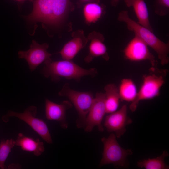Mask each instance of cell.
Listing matches in <instances>:
<instances>
[{
    "mask_svg": "<svg viewBox=\"0 0 169 169\" xmlns=\"http://www.w3.org/2000/svg\"><path fill=\"white\" fill-rule=\"evenodd\" d=\"M74 8L71 0H34L32 12L26 18L29 22L56 26L62 23Z\"/></svg>",
    "mask_w": 169,
    "mask_h": 169,
    "instance_id": "obj_1",
    "label": "cell"
},
{
    "mask_svg": "<svg viewBox=\"0 0 169 169\" xmlns=\"http://www.w3.org/2000/svg\"><path fill=\"white\" fill-rule=\"evenodd\" d=\"M117 20L125 23L128 30L134 33L135 35L142 40L156 53L162 65L169 62V42L165 43L159 39L153 33L147 28L139 24L131 18L128 12L125 10L120 11Z\"/></svg>",
    "mask_w": 169,
    "mask_h": 169,
    "instance_id": "obj_2",
    "label": "cell"
},
{
    "mask_svg": "<svg viewBox=\"0 0 169 169\" xmlns=\"http://www.w3.org/2000/svg\"><path fill=\"white\" fill-rule=\"evenodd\" d=\"M44 65L41 73L46 77H49L52 81L58 82L61 78L68 80L74 79L79 82L81 78L89 75L95 77L97 74V69L91 68L87 69L79 66L72 60L52 61L51 59L44 62Z\"/></svg>",
    "mask_w": 169,
    "mask_h": 169,
    "instance_id": "obj_3",
    "label": "cell"
},
{
    "mask_svg": "<svg viewBox=\"0 0 169 169\" xmlns=\"http://www.w3.org/2000/svg\"><path fill=\"white\" fill-rule=\"evenodd\" d=\"M150 70L152 72L143 76L142 82L137 95L129 106L132 112L136 110L140 101L158 96L161 88L165 83L167 70H160L157 67H152Z\"/></svg>",
    "mask_w": 169,
    "mask_h": 169,
    "instance_id": "obj_4",
    "label": "cell"
},
{
    "mask_svg": "<svg viewBox=\"0 0 169 169\" xmlns=\"http://www.w3.org/2000/svg\"><path fill=\"white\" fill-rule=\"evenodd\" d=\"M59 96L67 98L75 107L78 113L76 124L78 128H84L87 115L94 98L91 92H80L72 89L68 83L59 92Z\"/></svg>",
    "mask_w": 169,
    "mask_h": 169,
    "instance_id": "obj_5",
    "label": "cell"
},
{
    "mask_svg": "<svg viewBox=\"0 0 169 169\" xmlns=\"http://www.w3.org/2000/svg\"><path fill=\"white\" fill-rule=\"evenodd\" d=\"M101 141L104 148L99 166L109 164H112L116 167L125 168L128 166L127 157L132 154V152L131 150L125 149L120 146L115 134L111 133L107 137H103Z\"/></svg>",
    "mask_w": 169,
    "mask_h": 169,
    "instance_id": "obj_6",
    "label": "cell"
},
{
    "mask_svg": "<svg viewBox=\"0 0 169 169\" xmlns=\"http://www.w3.org/2000/svg\"><path fill=\"white\" fill-rule=\"evenodd\" d=\"M37 108L33 105L27 107L22 113L9 110L2 117V120L7 122L11 117H15L29 125L46 142L52 143V140L47 124L43 120L37 118Z\"/></svg>",
    "mask_w": 169,
    "mask_h": 169,
    "instance_id": "obj_7",
    "label": "cell"
},
{
    "mask_svg": "<svg viewBox=\"0 0 169 169\" xmlns=\"http://www.w3.org/2000/svg\"><path fill=\"white\" fill-rule=\"evenodd\" d=\"M125 58L132 61L148 60L154 67H157V61L149 51L148 45L140 38L135 35L123 50Z\"/></svg>",
    "mask_w": 169,
    "mask_h": 169,
    "instance_id": "obj_8",
    "label": "cell"
},
{
    "mask_svg": "<svg viewBox=\"0 0 169 169\" xmlns=\"http://www.w3.org/2000/svg\"><path fill=\"white\" fill-rule=\"evenodd\" d=\"M105 113V93L97 92L86 117L84 127L85 131L90 132L95 126L97 127L99 131H103L102 122Z\"/></svg>",
    "mask_w": 169,
    "mask_h": 169,
    "instance_id": "obj_9",
    "label": "cell"
},
{
    "mask_svg": "<svg viewBox=\"0 0 169 169\" xmlns=\"http://www.w3.org/2000/svg\"><path fill=\"white\" fill-rule=\"evenodd\" d=\"M48 47L47 43L40 44L33 40L28 50L18 52V57L26 61L30 70L33 71L42 63L51 59L50 57L52 54L47 50Z\"/></svg>",
    "mask_w": 169,
    "mask_h": 169,
    "instance_id": "obj_10",
    "label": "cell"
},
{
    "mask_svg": "<svg viewBox=\"0 0 169 169\" xmlns=\"http://www.w3.org/2000/svg\"><path fill=\"white\" fill-rule=\"evenodd\" d=\"M132 122L127 115V106L124 105L117 111L110 113L105 118L104 125L109 132H114L120 138L126 131V126Z\"/></svg>",
    "mask_w": 169,
    "mask_h": 169,
    "instance_id": "obj_11",
    "label": "cell"
},
{
    "mask_svg": "<svg viewBox=\"0 0 169 169\" xmlns=\"http://www.w3.org/2000/svg\"><path fill=\"white\" fill-rule=\"evenodd\" d=\"M72 106V103L68 100L63 101L60 104H58L46 99V118L48 120L58 121L61 128L66 129L68 125L66 120V111Z\"/></svg>",
    "mask_w": 169,
    "mask_h": 169,
    "instance_id": "obj_12",
    "label": "cell"
},
{
    "mask_svg": "<svg viewBox=\"0 0 169 169\" xmlns=\"http://www.w3.org/2000/svg\"><path fill=\"white\" fill-rule=\"evenodd\" d=\"M71 35L72 39L65 44L59 52L63 60H72L88 41L83 30L74 31Z\"/></svg>",
    "mask_w": 169,
    "mask_h": 169,
    "instance_id": "obj_13",
    "label": "cell"
},
{
    "mask_svg": "<svg viewBox=\"0 0 169 169\" xmlns=\"http://www.w3.org/2000/svg\"><path fill=\"white\" fill-rule=\"evenodd\" d=\"M87 38L90 41L89 47V53L84 59V61L90 63L93 59L99 56H101L106 61L109 59L107 48L104 43L105 38L103 35L99 32L95 31L90 33Z\"/></svg>",
    "mask_w": 169,
    "mask_h": 169,
    "instance_id": "obj_14",
    "label": "cell"
},
{
    "mask_svg": "<svg viewBox=\"0 0 169 169\" xmlns=\"http://www.w3.org/2000/svg\"><path fill=\"white\" fill-rule=\"evenodd\" d=\"M126 6L133 8L139 24L153 31L149 19L148 8L144 0H124Z\"/></svg>",
    "mask_w": 169,
    "mask_h": 169,
    "instance_id": "obj_15",
    "label": "cell"
},
{
    "mask_svg": "<svg viewBox=\"0 0 169 169\" xmlns=\"http://www.w3.org/2000/svg\"><path fill=\"white\" fill-rule=\"evenodd\" d=\"M15 141V145L20 147L23 151L33 152L36 156L41 155L45 150L44 143L39 139H34L21 133H18Z\"/></svg>",
    "mask_w": 169,
    "mask_h": 169,
    "instance_id": "obj_16",
    "label": "cell"
},
{
    "mask_svg": "<svg viewBox=\"0 0 169 169\" xmlns=\"http://www.w3.org/2000/svg\"><path fill=\"white\" fill-rule=\"evenodd\" d=\"M106 6L96 3H90L83 6V15L85 23L90 26L95 23L105 14Z\"/></svg>",
    "mask_w": 169,
    "mask_h": 169,
    "instance_id": "obj_17",
    "label": "cell"
},
{
    "mask_svg": "<svg viewBox=\"0 0 169 169\" xmlns=\"http://www.w3.org/2000/svg\"><path fill=\"white\" fill-rule=\"evenodd\" d=\"M105 105L106 113H111L117 110L120 98L118 88L114 84H107L104 87Z\"/></svg>",
    "mask_w": 169,
    "mask_h": 169,
    "instance_id": "obj_18",
    "label": "cell"
},
{
    "mask_svg": "<svg viewBox=\"0 0 169 169\" xmlns=\"http://www.w3.org/2000/svg\"><path fill=\"white\" fill-rule=\"evenodd\" d=\"M118 90L120 100L127 102L133 101L138 92L136 84L130 79H122Z\"/></svg>",
    "mask_w": 169,
    "mask_h": 169,
    "instance_id": "obj_19",
    "label": "cell"
},
{
    "mask_svg": "<svg viewBox=\"0 0 169 169\" xmlns=\"http://www.w3.org/2000/svg\"><path fill=\"white\" fill-rule=\"evenodd\" d=\"M169 156L168 152L164 151L159 156L152 159H144L137 162V166L146 169H167L169 166L165 162V158Z\"/></svg>",
    "mask_w": 169,
    "mask_h": 169,
    "instance_id": "obj_20",
    "label": "cell"
},
{
    "mask_svg": "<svg viewBox=\"0 0 169 169\" xmlns=\"http://www.w3.org/2000/svg\"><path fill=\"white\" fill-rule=\"evenodd\" d=\"M15 145V141L13 139L3 140L0 143V168L4 169L5 161L11 151Z\"/></svg>",
    "mask_w": 169,
    "mask_h": 169,
    "instance_id": "obj_21",
    "label": "cell"
},
{
    "mask_svg": "<svg viewBox=\"0 0 169 169\" xmlns=\"http://www.w3.org/2000/svg\"><path fill=\"white\" fill-rule=\"evenodd\" d=\"M154 7V12L156 14L165 16L169 12V0H156Z\"/></svg>",
    "mask_w": 169,
    "mask_h": 169,
    "instance_id": "obj_22",
    "label": "cell"
},
{
    "mask_svg": "<svg viewBox=\"0 0 169 169\" xmlns=\"http://www.w3.org/2000/svg\"><path fill=\"white\" fill-rule=\"evenodd\" d=\"M100 0H78L77 5L78 8H81L86 4L90 3H99Z\"/></svg>",
    "mask_w": 169,
    "mask_h": 169,
    "instance_id": "obj_23",
    "label": "cell"
},
{
    "mask_svg": "<svg viewBox=\"0 0 169 169\" xmlns=\"http://www.w3.org/2000/svg\"><path fill=\"white\" fill-rule=\"evenodd\" d=\"M120 0H111V4L112 6L116 7L117 5Z\"/></svg>",
    "mask_w": 169,
    "mask_h": 169,
    "instance_id": "obj_24",
    "label": "cell"
},
{
    "mask_svg": "<svg viewBox=\"0 0 169 169\" xmlns=\"http://www.w3.org/2000/svg\"><path fill=\"white\" fill-rule=\"evenodd\" d=\"M15 0L17 1L18 2H23L27 0ZM29 0L30 1H33V0Z\"/></svg>",
    "mask_w": 169,
    "mask_h": 169,
    "instance_id": "obj_25",
    "label": "cell"
}]
</instances>
